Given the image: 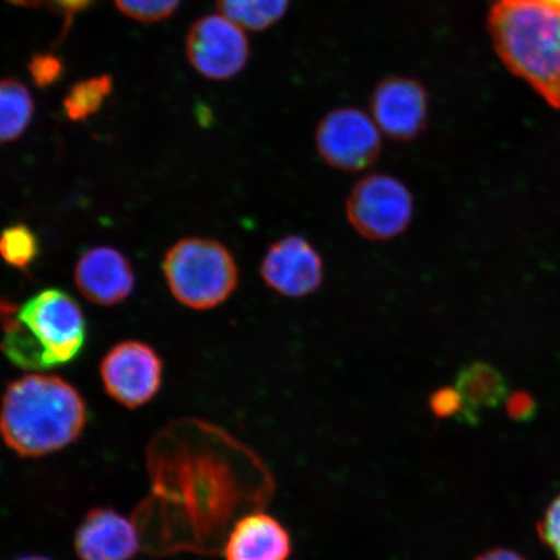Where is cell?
<instances>
[{
  "mask_svg": "<svg viewBox=\"0 0 560 560\" xmlns=\"http://www.w3.org/2000/svg\"><path fill=\"white\" fill-rule=\"evenodd\" d=\"M186 48L196 72L213 81L233 79L250 58L247 34L221 13L196 20L188 32Z\"/></svg>",
  "mask_w": 560,
  "mask_h": 560,
  "instance_id": "cell-7",
  "label": "cell"
},
{
  "mask_svg": "<svg viewBox=\"0 0 560 560\" xmlns=\"http://www.w3.org/2000/svg\"><path fill=\"white\" fill-rule=\"evenodd\" d=\"M31 74L39 88L52 85L62 74V62L52 55H37L31 61Z\"/></svg>",
  "mask_w": 560,
  "mask_h": 560,
  "instance_id": "cell-22",
  "label": "cell"
},
{
  "mask_svg": "<svg viewBox=\"0 0 560 560\" xmlns=\"http://www.w3.org/2000/svg\"><path fill=\"white\" fill-rule=\"evenodd\" d=\"M75 284L90 303L114 306L135 290V270L120 250L95 247L80 257L74 270Z\"/></svg>",
  "mask_w": 560,
  "mask_h": 560,
  "instance_id": "cell-12",
  "label": "cell"
},
{
  "mask_svg": "<svg viewBox=\"0 0 560 560\" xmlns=\"http://www.w3.org/2000/svg\"><path fill=\"white\" fill-rule=\"evenodd\" d=\"M474 560H527L520 552L505 548L490 549L481 552Z\"/></svg>",
  "mask_w": 560,
  "mask_h": 560,
  "instance_id": "cell-25",
  "label": "cell"
},
{
  "mask_svg": "<svg viewBox=\"0 0 560 560\" xmlns=\"http://www.w3.org/2000/svg\"><path fill=\"white\" fill-rule=\"evenodd\" d=\"M34 117L31 91L18 80H0V143L24 136Z\"/></svg>",
  "mask_w": 560,
  "mask_h": 560,
  "instance_id": "cell-15",
  "label": "cell"
},
{
  "mask_svg": "<svg viewBox=\"0 0 560 560\" xmlns=\"http://www.w3.org/2000/svg\"><path fill=\"white\" fill-rule=\"evenodd\" d=\"M39 252L38 236L24 223L5 228L0 233V257L12 268L30 270Z\"/></svg>",
  "mask_w": 560,
  "mask_h": 560,
  "instance_id": "cell-18",
  "label": "cell"
},
{
  "mask_svg": "<svg viewBox=\"0 0 560 560\" xmlns=\"http://www.w3.org/2000/svg\"><path fill=\"white\" fill-rule=\"evenodd\" d=\"M10 2L27 7L47 5L48 9L65 15L69 20L75 13L86 10L95 0H10Z\"/></svg>",
  "mask_w": 560,
  "mask_h": 560,
  "instance_id": "cell-24",
  "label": "cell"
},
{
  "mask_svg": "<svg viewBox=\"0 0 560 560\" xmlns=\"http://www.w3.org/2000/svg\"><path fill=\"white\" fill-rule=\"evenodd\" d=\"M142 548L136 521L114 509L91 510L74 536V550L81 560H130Z\"/></svg>",
  "mask_w": 560,
  "mask_h": 560,
  "instance_id": "cell-11",
  "label": "cell"
},
{
  "mask_svg": "<svg viewBox=\"0 0 560 560\" xmlns=\"http://www.w3.org/2000/svg\"><path fill=\"white\" fill-rule=\"evenodd\" d=\"M88 406L72 384L54 375H25L7 387L0 436L21 457L59 452L81 436Z\"/></svg>",
  "mask_w": 560,
  "mask_h": 560,
  "instance_id": "cell-1",
  "label": "cell"
},
{
  "mask_svg": "<svg viewBox=\"0 0 560 560\" xmlns=\"http://www.w3.org/2000/svg\"><path fill=\"white\" fill-rule=\"evenodd\" d=\"M537 534L546 548L560 560V494L546 509L537 524Z\"/></svg>",
  "mask_w": 560,
  "mask_h": 560,
  "instance_id": "cell-20",
  "label": "cell"
},
{
  "mask_svg": "<svg viewBox=\"0 0 560 560\" xmlns=\"http://www.w3.org/2000/svg\"><path fill=\"white\" fill-rule=\"evenodd\" d=\"M182 0H115L124 15L140 23H158L173 15Z\"/></svg>",
  "mask_w": 560,
  "mask_h": 560,
  "instance_id": "cell-19",
  "label": "cell"
},
{
  "mask_svg": "<svg viewBox=\"0 0 560 560\" xmlns=\"http://www.w3.org/2000/svg\"><path fill=\"white\" fill-rule=\"evenodd\" d=\"M18 560H52V559L44 557V556H27V557L20 558Z\"/></svg>",
  "mask_w": 560,
  "mask_h": 560,
  "instance_id": "cell-28",
  "label": "cell"
},
{
  "mask_svg": "<svg viewBox=\"0 0 560 560\" xmlns=\"http://www.w3.org/2000/svg\"><path fill=\"white\" fill-rule=\"evenodd\" d=\"M266 285L285 298H304L324 283L325 266L317 248L300 235L270 245L260 268Z\"/></svg>",
  "mask_w": 560,
  "mask_h": 560,
  "instance_id": "cell-10",
  "label": "cell"
},
{
  "mask_svg": "<svg viewBox=\"0 0 560 560\" xmlns=\"http://www.w3.org/2000/svg\"><path fill=\"white\" fill-rule=\"evenodd\" d=\"M429 404L432 415L440 419L458 418L460 420L464 415V402L455 387H441L433 392Z\"/></svg>",
  "mask_w": 560,
  "mask_h": 560,
  "instance_id": "cell-21",
  "label": "cell"
},
{
  "mask_svg": "<svg viewBox=\"0 0 560 560\" xmlns=\"http://www.w3.org/2000/svg\"><path fill=\"white\" fill-rule=\"evenodd\" d=\"M455 388L464 402L460 420L470 425L479 423L482 411L497 408L509 396L506 377L499 369L481 361L468 363L458 371Z\"/></svg>",
  "mask_w": 560,
  "mask_h": 560,
  "instance_id": "cell-14",
  "label": "cell"
},
{
  "mask_svg": "<svg viewBox=\"0 0 560 560\" xmlns=\"http://www.w3.org/2000/svg\"><path fill=\"white\" fill-rule=\"evenodd\" d=\"M291 0H217L222 16L244 31L270 30L289 12Z\"/></svg>",
  "mask_w": 560,
  "mask_h": 560,
  "instance_id": "cell-16",
  "label": "cell"
},
{
  "mask_svg": "<svg viewBox=\"0 0 560 560\" xmlns=\"http://www.w3.org/2000/svg\"><path fill=\"white\" fill-rule=\"evenodd\" d=\"M346 212L357 233L369 241L385 242L409 228L415 200L401 180L388 174H370L353 186Z\"/></svg>",
  "mask_w": 560,
  "mask_h": 560,
  "instance_id": "cell-5",
  "label": "cell"
},
{
  "mask_svg": "<svg viewBox=\"0 0 560 560\" xmlns=\"http://www.w3.org/2000/svg\"><path fill=\"white\" fill-rule=\"evenodd\" d=\"M163 270L175 300L195 311L225 303L240 282L231 252L222 243L202 237L175 243L165 255Z\"/></svg>",
  "mask_w": 560,
  "mask_h": 560,
  "instance_id": "cell-4",
  "label": "cell"
},
{
  "mask_svg": "<svg viewBox=\"0 0 560 560\" xmlns=\"http://www.w3.org/2000/svg\"><path fill=\"white\" fill-rule=\"evenodd\" d=\"M112 90L114 81L104 74L75 83L65 100L66 115L73 121L86 120L100 112Z\"/></svg>",
  "mask_w": 560,
  "mask_h": 560,
  "instance_id": "cell-17",
  "label": "cell"
},
{
  "mask_svg": "<svg viewBox=\"0 0 560 560\" xmlns=\"http://www.w3.org/2000/svg\"><path fill=\"white\" fill-rule=\"evenodd\" d=\"M163 361L156 350L140 341L112 348L101 365L105 392L126 408L150 402L163 383Z\"/></svg>",
  "mask_w": 560,
  "mask_h": 560,
  "instance_id": "cell-8",
  "label": "cell"
},
{
  "mask_svg": "<svg viewBox=\"0 0 560 560\" xmlns=\"http://www.w3.org/2000/svg\"><path fill=\"white\" fill-rule=\"evenodd\" d=\"M16 306L10 300L0 296V319L5 320L12 317L13 314H16Z\"/></svg>",
  "mask_w": 560,
  "mask_h": 560,
  "instance_id": "cell-27",
  "label": "cell"
},
{
  "mask_svg": "<svg viewBox=\"0 0 560 560\" xmlns=\"http://www.w3.org/2000/svg\"><path fill=\"white\" fill-rule=\"evenodd\" d=\"M488 32L510 72L560 110V13L494 0L488 13Z\"/></svg>",
  "mask_w": 560,
  "mask_h": 560,
  "instance_id": "cell-2",
  "label": "cell"
},
{
  "mask_svg": "<svg viewBox=\"0 0 560 560\" xmlns=\"http://www.w3.org/2000/svg\"><path fill=\"white\" fill-rule=\"evenodd\" d=\"M511 3H528L560 13V0H506Z\"/></svg>",
  "mask_w": 560,
  "mask_h": 560,
  "instance_id": "cell-26",
  "label": "cell"
},
{
  "mask_svg": "<svg viewBox=\"0 0 560 560\" xmlns=\"http://www.w3.org/2000/svg\"><path fill=\"white\" fill-rule=\"evenodd\" d=\"M506 411L515 422H528L537 415V402L528 392L516 390L506 398Z\"/></svg>",
  "mask_w": 560,
  "mask_h": 560,
  "instance_id": "cell-23",
  "label": "cell"
},
{
  "mask_svg": "<svg viewBox=\"0 0 560 560\" xmlns=\"http://www.w3.org/2000/svg\"><path fill=\"white\" fill-rule=\"evenodd\" d=\"M86 336V319L79 303L66 291L46 289L3 320L0 349L13 365L47 370L75 360Z\"/></svg>",
  "mask_w": 560,
  "mask_h": 560,
  "instance_id": "cell-3",
  "label": "cell"
},
{
  "mask_svg": "<svg viewBox=\"0 0 560 560\" xmlns=\"http://www.w3.org/2000/svg\"><path fill=\"white\" fill-rule=\"evenodd\" d=\"M370 109L385 136L398 142H410L422 135L429 122V93L417 79L390 75L375 86Z\"/></svg>",
  "mask_w": 560,
  "mask_h": 560,
  "instance_id": "cell-9",
  "label": "cell"
},
{
  "mask_svg": "<svg viewBox=\"0 0 560 560\" xmlns=\"http://www.w3.org/2000/svg\"><path fill=\"white\" fill-rule=\"evenodd\" d=\"M223 555L226 560H289L292 538L275 516L254 513L235 523L223 544Z\"/></svg>",
  "mask_w": 560,
  "mask_h": 560,
  "instance_id": "cell-13",
  "label": "cell"
},
{
  "mask_svg": "<svg viewBox=\"0 0 560 560\" xmlns=\"http://www.w3.org/2000/svg\"><path fill=\"white\" fill-rule=\"evenodd\" d=\"M381 132L366 112L340 107L322 118L315 130V147L328 166L357 173L368 170L380 159Z\"/></svg>",
  "mask_w": 560,
  "mask_h": 560,
  "instance_id": "cell-6",
  "label": "cell"
}]
</instances>
